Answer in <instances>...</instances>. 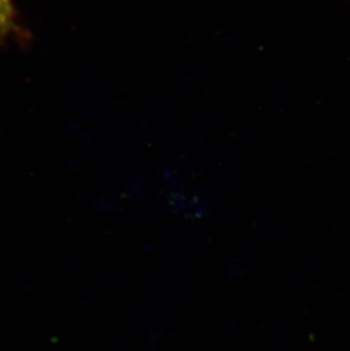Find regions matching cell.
<instances>
[{
	"label": "cell",
	"instance_id": "6da1fadb",
	"mask_svg": "<svg viewBox=\"0 0 350 351\" xmlns=\"http://www.w3.org/2000/svg\"><path fill=\"white\" fill-rule=\"evenodd\" d=\"M12 20V6L10 0H0V37L10 27Z\"/></svg>",
	"mask_w": 350,
	"mask_h": 351
}]
</instances>
